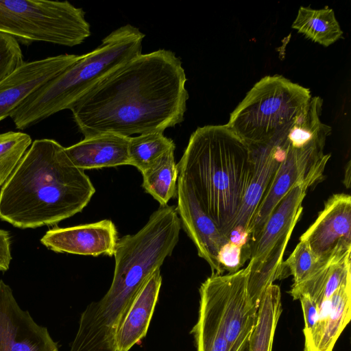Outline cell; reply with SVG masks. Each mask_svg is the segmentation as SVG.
Returning <instances> with one entry per match:
<instances>
[{
    "instance_id": "cell-1",
    "label": "cell",
    "mask_w": 351,
    "mask_h": 351,
    "mask_svg": "<svg viewBox=\"0 0 351 351\" xmlns=\"http://www.w3.org/2000/svg\"><path fill=\"white\" fill-rule=\"evenodd\" d=\"M180 59L167 49L141 53L71 108L84 138L162 132L184 121L189 93Z\"/></svg>"
},
{
    "instance_id": "cell-2",
    "label": "cell",
    "mask_w": 351,
    "mask_h": 351,
    "mask_svg": "<svg viewBox=\"0 0 351 351\" xmlns=\"http://www.w3.org/2000/svg\"><path fill=\"white\" fill-rule=\"evenodd\" d=\"M55 140L37 139L0 190V219L26 229L52 226L81 212L95 193L84 171Z\"/></svg>"
},
{
    "instance_id": "cell-3",
    "label": "cell",
    "mask_w": 351,
    "mask_h": 351,
    "mask_svg": "<svg viewBox=\"0 0 351 351\" xmlns=\"http://www.w3.org/2000/svg\"><path fill=\"white\" fill-rule=\"evenodd\" d=\"M177 166L178 176L229 239L254 173L250 147L227 125L199 127Z\"/></svg>"
},
{
    "instance_id": "cell-4",
    "label": "cell",
    "mask_w": 351,
    "mask_h": 351,
    "mask_svg": "<svg viewBox=\"0 0 351 351\" xmlns=\"http://www.w3.org/2000/svg\"><path fill=\"white\" fill-rule=\"evenodd\" d=\"M145 35L127 24L112 31L92 51L83 54L26 99L10 115L16 128L27 129L71 108L99 82L141 53Z\"/></svg>"
},
{
    "instance_id": "cell-5",
    "label": "cell",
    "mask_w": 351,
    "mask_h": 351,
    "mask_svg": "<svg viewBox=\"0 0 351 351\" xmlns=\"http://www.w3.org/2000/svg\"><path fill=\"white\" fill-rule=\"evenodd\" d=\"M181 221L176 207L160 206L136 233L118 239L111 285L93 308L104 322L117 325L148 278L160 269L179 241Z\"/></svg>"
},
{
    "instance_id": "cell-6",
    "label": "cell",
    "mask_w": 351,
    "mask_h": 351,
    "mask_svg": "<svg viewBox=\"0 0 351 351\" xmlns=\"http://www.w3.org/2000/svg\"><path fill=\"white\" fill-rule=\"evenodd\" d=\"M311 97L308 88L282 75H267L247 92L226 125L252 149L292 122Z\"/></svg>"
},
{
    "instance_id": "cell-7",
    "label": "cell",
    "mask_w": 351,
    "mask_h": 351,
    "mask_svg": "<svg viewBox=\"0 0 351 351\" xmlns=\"http://www.w3.org/2000/svg\"><path fill=\"white\" fill-rule=\"evenodd\" d=\"M0 32L19 43L74 47L91 34L85 12L68 1L0 0Z\"/></svg>"
},
{
    "instance_id": "cell-8",
    "label": "cell",
    "mask_w": 351,
    "mask_h": 351,
    "mask_svg": "<svg viewBox=\"0 0 351 351\" xmlns=\"http://www.w3.org/2000/svg\"><path fill=\"white\" fill-rule=\"evenodd\" d=\"M273 137L282 150V159L254 217L251 228L252 245L274 209L293 186L306 182L311 186L323 178L330 157L324 154V143L315 141L295 125L288 124Z\"/></svg>"
},
{
    "instance_id": "cell-9",
    "label": "cell",
    "mask_w": 351,
    "mask_h": 351,
    "mask_svg": "<svg viewBox=\"0 0 351 351\" xmlns=\"http://www.w3.org/2000/svg\"><path fill=\"white\" fill-rule=\"evenodd\" d=\"M311 185L293 186L272 211L252 245L247 290L257 306L266 289L283 277L282 258L293 230L302 213V201Z\"/></svg>"
},
{
    "instance_id": "cell-10",
    "label": "cell",
    "mask_w": 351,
    "mask_h": 351,
    "mask_svg": "<svg viewBox=\"0 0 351 351\" xmlns=\"http://www.w3.org/2000/svg\"><path fill=\"white\" fill-rule=\"evenodd\" d=\"M304 351H332L351 317V280L332 295L314 302L302 295Z\"/></svg>"
},
{
    "instance_id": "cell-11",
    "label": "cell",
    "mask_w": 351,
    "mask_h": 351,
    "mask_svg": "<svg viewBox=\"0 0 351 351\" xmlns=\"http://www.w3.org/2000/svg\"><path fill=\"white\" fill-rule=\"evenodd\" d=\"M176 196L181 224L195 244L198 255L209 264L212 275H223L219 255L229 239L203 209L189 182L180 176Z\"/></svg>"
},
{
    "instance_id": "cell-12",
    "label": "cell",
    "mask_w": 351,
    "mask_h": 351,
    "mask_svg": "<svg viewBox=\"0 0 351 351\" xmlns=\"http://www.w3.org/2000/svg\"><path fill=\"white\" fill-rule=\"evenodd\" d=\"M0 351H58L47 328L38 324L0 280Z\"/></svg>"
},
{
    "instance_id": "cell-13",
    "label": "cell",
    "mask_w": 351,
    "mask_h": 351,
    "mask_svg": "<svg viewBox=\"0 0 351 351\" xmlns=\"http://www.w3.org/2000/svg\"><path fill=\"white\" fill-rule=\"evenodd\" d=\"M82 55L60 54L24 62L0 80V121L31 95L81 58Z\"/></svg>"
},
{
    "instance_id": "cell-14",
    "label": "cell",
    "mask_w": 351,
    "mask_h": 351,
    "mask_svg": "<svg viewBox=\"0 0 351 351\" xmlns=\"http://www.w3.org/2000/svg\"><path fill=\"white\" fill-rule=\"evenodd\" d=\"M250 267L221 275L222 308L228 351H239L250 339L255 327L258 306L251 300L247 281Z\"/></svg>"
},
{
    "instance_id": "cell-15",
    "label": "cell",
    "mask_w": 351,
    "mask_h": 351,
    "mask_svg": "<svg viewBox=\"0 0 351 351\" xmlns=\"http://www.w3.org/2000/svg\"><path fill=\"white\" fill-rule=\"evenodd\" d=\"M300 241L306 242L317 256L326 258L339 251L351 249L350 195H332Z\"/></svg>"
},
{
    "instance_id": "cell-16",
    "label": "cell",
    "mask_w": 351,
    "mask_h": 351,
    "mask_svg": "<svg viewBox=\"0 0 351 351\" xmlns=\"http://www.w3.org/2000/svg\"><path fill=\"white\" fill-rule=\"evenodd\" d=\"M118 233L110 219L75 226L49 229L40 242L58 253L99 256H114Z\"/></svg>"
},
{
    "instance_id": "cell-17",
    "label": "cell",
    "mask_w": 351,
    "mask_h": 351,
    "mask_svg": "<svg viewBox=\"0 0 351 351\" xmlns=\"http://www.w3.org/2000/svg\"><path fill=\"white\" fill-rule=\"evenodd\" d=\"M250 150L254 160V173L232 230L247 233L251 237L254 217L281 163L282 152L274 137Z\"/></svg>"
},
{
    "instance_id": "cell-18",
    "label": "cell",
    "mask_w": 351,
    "mask_h": 351,
    "mask_svg": "<svg viewBox=\"0 0 351 351\" xmlns=\"http://www.w3.org/2000/svg\"><path fill=\"white\" fill-rule=\"evenodd\" d=\"M198 319L191 333L196 351H228L223 316L221 275H212L199 289Z\"/></svg>"
},
{
    "instance_id": "cell-19",
    "label": "cell",
    "mask_w": 351,
    "mask_h": 351,
    "mask_svg": "<svg viewBox=\"0 0 351 351\" xmlns=\"http://www.w3.org/2000/svg\"><path fill=\"white\" fill-rule=\"evenodd\" d=\"M161 285L158 269L143 284L121 321L114 336L115 351H129L146 336Z\"/></svg>"
},
{
    "instance_id": "cell-20",
    "label": "cell",
    "mask_w": 351,
    "mask_h": 351,
    "mask_svg": "<svg viewBox=\"0 0 351 351\" xmlns=\"http://www.w3.org/2000/svg\"><path fill=\"white\" fill-rule=\"evenodd\" d=\"M129 141L130 137L101 134L84 138L64 150L71 162L83 171L114 167L129 165Z\"/></svg>"
},
{
    "instance_id": "cell-21",
    "label": "cell",
    "mask_w": 351,
    "mask_h": 351,
    "mask_svg": "<svg viewBox=\"0 0 351 351\" xmlns=\"http://www.w3.org/2000/svg\"><path fill=\"white\" fill-rule=\"evenodd\" d=\"M350 250L339 251L311 276L293 284L289 294L293 300L306 295L314 302L332 295L342 285L351 280Z\"/></svg>"
},
{
    "instance_id": "cell-22",
    "label": "cell",
    "mask_w": 351,
    "mask_h": 351,
    "mask_svg": "<svg viewBox=\"0 0 351 351\" xmlns=\"http://www.w3.org/2000/svg\"><path fill=\"white\" fill-rule=\"evenodd\" d=\"M291 27L306 38L324 47H328L343 35L332 9H312L301 6Z\"/></svg>"
},
{
    "instance_id": "cell-23",
    "label": "cell",
    "mask_w": 351,
    "mask_h": 351,
    "mask_svg": "<svg viewBox=\"0 0 351 351\" xmlns=\"http://www.w3.org/2000/svg\"><path fill=\"white\" fill-rule=\"evenodd\" d=\"M281 292L271 285L258 306L257 321L250 338V351H271L276 328L282 313Z\"/></svg>"
},
{
    "instance_id": "cell-24",
    "label": "cell",
    "mask_w": 351,
    "mask_h": 351,
    "mask_svg": "<svg viewBox=\"0 0 351 351\" xmlns=\"http://www.w3.org/2000/svg\"><path fill=\"white\" fill-rule=\"evenodd\" d=\"M174 150L167 152L152 167L142 173V186L160 206H166L176 196L178 169Z\"/></svg>"
},
{
    "instance_id": "cell-25",
    "label": "cell",
    "mask_w": 351,
    "mask_h": 351,
    "mask_svg": "<svg viewBox=\"0 0 351 351\" xmlns=\"http://www.w3.org/2000/svg\"><path fill=\"white\" fill-rule=\"evenodd\" d=\"M175 148L173 141L164 136L162 132H150L130 137L129 165L143 173L167 152Z\"/></svg>"
},
{
    "instance_id": "cell-26",
    "label": "cell",
    "mask_w": 351,
    "mask_h": 351,
    "mask_svg": "<svg viewBox=\"0 0 351 351\" xmlns=\"http://www.w3.org/2000/svg\"><path fill=\"white\" fill-rule=\"evenodd\" d=\"M32 143L31 136L22 132L9 131L0 134V189Z\"/></svg>"
},
{
    "instance_id": "cell-27",
    "label": "cell",
    "mask_w": 351,
    "mask_h": 351,
    "mask_svg": "<svg viewBox=\"0 0 351 351\" xmlns=\"http://www.w3.org/2000/svg\"><path fill=\"white\" fill-rule=\"evenodd\" d=\"M330 257L317 256L306 242L300 241L289 258L282 263L283 277L285 269H288L289 274L293 276V284L300 283L317 271Z\"/></svg>"
},
{
    "instance_id": "cell-28",
    "label": "cell",
    "mask_w": 351,
    "mask_h": 351,
    "mask_svg": "<svg viewBox=\"0 0 351 351\" xmlns=\"http://www.w3.org/2000/svg\"><path fill=\"white\" fill-rule=\"evenodd\" d=\"M24 62L19 42L0 32V80Z\"/></svg>"
},
{
    "instance_id": "cell-29",
    "label": "cell",
    "mask_w": 351,
    "mask_h": 351,
    "mask_svg": "<svg viewBox=\"0 0 351 351\" xmlns=\"http://www.w3.org/2000/svg\"><path fill=\"white\" fill-rule=\"evenodd\" d=\"M251 248L244 247L228 242L221 250L219 260L223 271L228 274L234 273L244 265L245 261L250 258Z\"/></svg>"
},
{
    "instance_id": "cell-30",
    "label": "cell",
    "mask_w": 351,
    "mask_h": 351,
    "mask_svg": "<svg viewBox=\"0 0 351 351\" xmlns=\"http://www.w3.org/2000/svg\"><path fill=\"white\" fill-rule=\"evenodd\" d=\"M11 260L10 234L8 231L0 229V271L9 269Z\"/></svg>"
},
{
    "instance_id": "cell-31",
    "label": "cell",
    "mask_w": 351,
    "mask_h": 351,
    "mask_svg": "<svg viewBox=\"0 0 351 351\" xmlns=\"http://www.w3.org/2000/svg\"><path fill=\"white\" fill-rule=\"evenodd\" d=\"M347 167L346 168V173H345V185L348 188L350 187V162L349 161L347 165Z\"/></svg>"
},
{
    "instance_id": "cell-32",
    "label": "cell",
    "mask_w": 351,
    "mask_h": 351,
    "mask_svg": "<svg viewBox=\"0 0 351 351\" xmlns=\"http://www.w3.org/2000/svg\"><path fill=\"white\" fill-rule=\"evenodd\" d=\"M239 351H250V339L242 346Z\"/></svg>"
}]
</instances>
